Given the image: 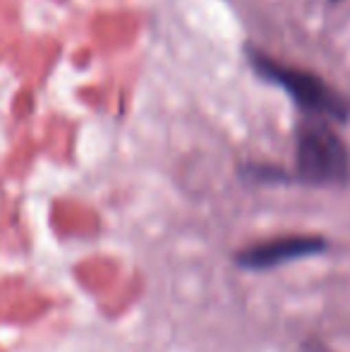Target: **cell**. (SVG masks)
<instances>
[{
  "label": "cell",
  "instance_id": "obj_2",
  "mask_svg": "<svg viewBox=\"0 0 350 352\" xmlns=\"http://www.w3.org/2000/svg\"><path fill=\"white\" fill-rule=\"evenodd\" d=\"M295 177L307 185H343L350 177V153L327 120L305 118L295 135Z\"/></svg>",
  "mask_w": 350,
  "mask_h": 352
},
{
  "label": "cell",
  "instance_id": "obj_4",
  "mask_svg": "<svg viewBox=\"0 0 350 352\" xmlns=\"http://www.w3.org/2000/svg\"><path fill=\"white\" fill-rule=\"evenodd\" d=\"M303 352H331V350H327L324 345H319V343H307L303 348Z\"/></svg>",
  "mask_w": 350,
  "mask_h": 352
},
{
  "label": "cell",
  "instance_id": "obj_3",
  "mask_svg": "<svg viewBox=\"0 0 350 352\" xmlns=\"http://www.w3.org/2000/svg\"><path fill=\"white\" fill-rule=\"evenodd\" d=\"M327 250V240L317 235H285L271 237V240L254 242L235 254L238 266L250 271H266L274 266H283L295 259H307L317 256Z\"/></svg>",
  "mask_w": 350,
  "mask_h": 352
},
{
  "label": "cell",
  "instance_id": "obj_1",
  "mask_svg": "<svg viewBox=\"0 0 350 352\" xmlns=\"http://www.w3.org/2000/svg\"><path fill=\"white\" fill-rule=\"evenodd\" d=\"M248 60L257 77L283 89L307 118L327 122L350 120V98L329 82H324L319 74L274 60L264 51L252 46H248Z\"/></svg>",
  "mask_w": 350,
  "mask_h": 352
}]
</instances>
